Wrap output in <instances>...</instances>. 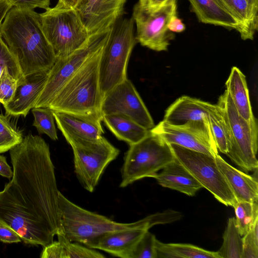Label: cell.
<instances>
[{
  "instance_id": "obj_40",
  "label": "cell",
  "mask_w": 258,
  "mask_h": 258,
  "mask_svg": "<svg viewBox=\"0 0 258 258\" xmlns=\"http://www.w3.org/2000/svg\"><path fill=\"white\" fill-rule=\"evenodd\" d=\"M248 6L250 30L254 35L257 28L258 0H246Z\"/></svg>"
},
{
  "instance_id": "obj_3",
  "label": "cell",
  "mask_w": 258,
  "mask_h": 258,
  "mask_svg": "<svg viewBox=\"0 0 258 258\" xmlns=\"http://www.w3.org/2000/svg\"><path fill=\"white\" fill-rule=\"evenodd\" d=\"M62 233L72 242L84 245L106 233L126 229L163 224L164 217L158 212L138 221L122 223L85 210L72 202L60 192L58 194Z\"/></svg>"
},
{
  "instance_id": "obj_41",
  "label": "cell",
  "mask_w": 258,
  "mask_h": 258,
  "mask_svg": "<svg viewBox=\"0 0 258 258\" xmlns=\"http://www.w3.org/2000/svg\"><path fill=\"white\" fill-rule=\"evenodd\" d=\"M167 27L170 32L175 33L182 32L185 29V25L176 15L173 16L171 18Z\"/></svg>"
},
{
  "instance_id": "obj_17",
  "label": "cell",
  "mask_w": 258,
  "mask_h": 258,
  "mask_svg": "<svg viewBox=\"0 0 258 258\" xmlns=\"http://www.w3.org/2000/svg\"><path fill=\"white\" fill-rule=\"evenodd\" d=\"M48 71L24 76L19 81L12 100L3 105L7 116H26L36 105L47 81Z\"/></svg>"
},
{
  "instance_id": "obj_29",
  "label": "cell",
  "mask_w": 258,
  "mask_h": 258,
  "mask_svg": "<svg viewBox=\"0 0 258 258\" xmlns=\"http://www.w3.org/2000/svg\"><path fill=\"white\" fill-rule=\"evenodd\" d=\"M233 208L238 231L241 236H243L258 220L257 203L237 202Z\"/></svg>"
},
{
  "instance_id": "obj_27",
  "label": "cell",
  "mask_w": 258,
  "mask_h": 258,
  "mask_svg": "<svg viewBox=\"0 0 258 258\" xmlns=\"http://www.w3.org/2000/svg\"><path fill=\"white\" fill-rule=\"evenodd\" d=\"M235 217L228 219L223 235V243L217 251L220 258H242L243 242Z\"/></svg>"
},
{
  "instance_id": "obj_20",
  "label": "cell",
  "mask_w": 258,
  "mask_h": 258,
  "mask_svg": "<svg viewBox=\"0 0 258 258\" xmlns=\"http://www.w3.org/2000/svg\"><path fill=\"white\" fill-rule=\"evenodd\" d=\"M209 103L187 96L177 99L166 110L163 121L174 125L208 121Z\"/></svg>"
},
{
  "instance_id": "obj_25",
  "label": "cell",
  "mask_w": 258,
  "mask_h": 258,
  "mask_svg": "<svg viewBox=\"0 0 258 258\" xmlns=\"http://www.w3.org/2000/svg\"><path fill=\"white\" fill-rule=\"evenodd\" d=\"M157 258H220L217 251L186 243H165L157 239Z\"/></svg>"
},
{
  "instance_id": "obj_2",
  "label": "cell",
  "mask_w": 258,
  "mask_h": 258,
  "mask_svg": "<svg viewBox=\"0 0 258 258\" xmlns=\"http://www.w3.org/2000/svg\"><path fill=\"white\" fill-rule=\"evenodd\" d=\"M4 20L0 35L16 58L23 76L48 71L56 57L42 29L40 14L12 7Z\"/></svg>"
},
{
  "instance_id": "obj_23",
  "label": "cell",
  "mask_w": 258,
  "mask_h": 258,
  "mask_svg": "<svg viewBox=\"0 0 258 258\" xmlns=\"http://www.w3.org/2000/svg\"><path fill=\"white\" fill-rule=\"evenodd\" d=\"M102 121L118 140L129 145L140 142L150 133L149 130L123 115H103Z\"/></svg>"
},
{
  "instance_id": "obj_38",
  "label": "cell",
  "mask_w": 258,
  "mask_h": 258,
  "mask_svg": "<svg viewBox=\"0 0 258 258\" xmlns=\"http://www.w3.org/2000/svg\"><path fill=\"white\" fill-rule=\"evenodd\" d=\"M0 241L7 243H18L22 239L11 227L0 221Z\"/></svg>"
},
{
  "instance_id": "obj_39",
  "label": "cell",
  "mask_w": 258,
  "mask_h": 258,
  "mask_svg": "<svg viewBox=\"0 0 258 258\" xmlns=\"http://www.w3.org/2000/svg\"><path fill=\"white\" fill-rule=\"evenodd\" d=\"M41 258H63L62 245L57 240L43 247Z\"/></svg>"
},
{
  "instance_id": "obj_26",
  "label": "cell",
  "mask_w": 258,
  "mask_h": 258,
  "mask_svg": "<svg viewBox=\"0 0 258 258\" xmlns=\"http://www.w3.org/2000/svg\"><path fill=\"white\" fill-rule=\"evenodd\" d=\"M208 120L218 151L226 154L229 146L228 130L222 112L217 104H209Z\"/></svg>"
},
{
  "instance_id": "obj_33",
  "label": "cell",
  "mask_w": 258,
  "mask_h": 258,
  "mask_svg": "<svg viewBox=\"0 0 258 258\" xmlns=\"http://www.w3.org/2000/svg\"><path fill=\"white\" fill-rule=\"evenodd\" d=\"M5 68L19 81L24 77L16 58L0 35V76Z\"/></svg>"
},
{
  "instance_id": "obj_32",
  "label": "cell",
  "mask_w": 258,
  "mask_h": 258,
  "mask_svg": "<svg viewBox=\"0 0 258 258\" xmlns=\"http://www.w3.org/2000/svg\"><path fill=\"white\" fill-rule=\"evenodd\" d=\"M58 241L62 245L63 258H102L105 256L94 249L84 246L79 243H73L62 233L57 235Z\"/></svg>"
},
{
  "instance_id": "obj_1",
  "label": "cell",
  "mask_w": 258,
  "mask_h": 258,
  "mask_svg": "<svg viewBox=\"0 0 258 258\" xmlns=\"http://www.w3.org/2000/svg\"><path fill=\"white\" fill-rule=\"evenodd\" d=\"M12 179L0 191V221L28 244L43 247L62 233L54 166L47 143L29 134L10 150Z\"/></svg>"
},
{
  "instance_id": "obj_11",
  "label": "cell",
  "mask_w": 258,
  "mask_h": 258,
  "mask_svg": "<svg viewBox=\"0 0 258 258\" xmlns=\"http://www.w3.org/2000/svg\"><path fill=\"white\" fill-rule=\"evenodd\" d=\"M174 156L198 180L220 203L234 207L237 201L215 158L175 144H170Z\"/></svg>"
},
{
  "instance_id": "obj_7",
  "label": "cell",
  "mask_w": 258,
  "mask_h": 258,
  "mask_svg": "<svg viewBox=\"0 0 258 258\" xmlns=\"http://www.w3.org/2000/svg\"><path fill=\"white\" fill-rule=\"evenodd\" d=\"M175 159L170 144L150 132L140 142L129 145L121 169L120 187H126L145 177L154 178Z\"/></svg>"
},
{
  "instance_id": "obj_22",
  "label": "cell",
  "mask_w": 258,
  "mask_h": 258,
  "mask_svg": "<svg viewBox=\"0 0 258 258\" xmlns=\"http://www.w3.org/2000/svg\"><path fill=\"white\" fill-rule=\"evenodd\" d=\"M188 1L200 22L234 29L238 31V22L218 0Z\"/></svg>"
},
{
  "instance_id": "obj_6",
  "label": "cell",
  "mask_w": 258,
  "mask_h": 258,
  "mask_svg": "<svg viewBox=\"0 0 258 258\" xmlns=\"http://www.w3.org/2000/svg\"><path fill=\"white\" fill-rule=\"evenodd\" d=\"M217 105L222 111L229 133V146L226 155L243 171H254L258 167L256 119L247 121L241 116L226 90L219 97Z\"/></svg>"
},
{
  "instance_id": "obj_8",
  "label": "cell",
  "mask_w": 258,
  "mask_h": 258,
  "mask_svg": "<svg viewBox=\"0 0 258 258\" xmlns=\"http://www.w3.org/2000/svg\"><path fill=\"white\" fill-rule=\"evenodd\" d=\"M39 14L42 29L56 58L69 55L80 49L91 35L75 9L56 5Z\"/></svg>"
},
{
  "instance_id": "obj_9",
  "label": "cell",
  "mask_w": 258,
  "mask_h": 258,
  "mask_svg": "<svg viewBox=\"0 0 258 258\" xmlns=\"http://www.w3.org/2000/svg\"><path fill=\"white\" fill-rule=\"evenodd\" d=\"M72 147L76 176L83 187L93 192L107 165L119 154L118 149L102 136L95 141L75 140Z\"/></svg>"
},
{
  "instance_id": "obj_36",
  "label": "cell",
  "mask_w": 258,
  "mask_h": 258,
  "mask_svg": "<svg viewBox=\"0 0 258 258\" xmlns=\"http://www.w3.org/2000/svg\"><path fill=\"white\" fill-rule=\"evenodd\" d=\"M242 258H258V220L242 238Z\"/></svg>"
},
{
  "instance_id": "obj_43",
  "label": "cell",
  "mask_w": 258,
  "mask_h": 258,
  "mask_svg": "<svg viewBox=\"0 0 258 258\" xmlns=\"http://www.w3.org/2000/svg\"><path fill=\"white\" fill-rule=\"evenodd\" d=\"M12 8L7 0H0V29L6 16Z\"/></svg>"
},
{
  "instance_id": "obj_4",
  "label": "cell",
  "mask_w": 258,
  "mask_h": 258,
  "mask_svg": "<svg viewBox=\"0 0 258 258\" xmlns=\"http://www.w3.org/2000/svg\"><path fill=\"white\" fill-rule=\"evenodd\" d=\"M104 46L91 56L64 84L49 108L53 111L78 114L101 112L102 98L99 87L98 66Z\"/></svg>"
},
{
  "instance_id": "obj_16",
  "label": "cell",
  "mask_w": 258,
  "mask_h": 258,
  "mask_svg": "<svg viewBox=\"0 0 258 258\" xmlns=\"http://www.w3.org/2000/svg\"><path fill=\"white\" fill-rule=\"evenodd\" d=\"M58 128L66 141H95L104 133L101 112L78 114L53 110Z\"/></svg>"
},
{
  "instance_id": "obj_31",
  "label": "cell",
  "mask_w": 258,
  "mask_h": 258,
  "mask_svg": "<svg viewBox=\"0 0 258 258\" xmlns=\"http://www.w3.org/2000/svg\"><path fill=\"white\" fill-rule=\"evenodd\" d=\"M23 139L21 132L12 124L8 116L0 114V154L10 151Z\"/></svg>"
},
{
  "instance_id": "obj_18",
  "label": "cell",
  "mask_w": 258,
  "mask_h": 258,
  "mask_svg": "<svg viewBox=\"0 0 258 258\" xmlns=\"http://www.w3.org/2000/svg\"><path fill=\"white\" fill-rule=\"evenodd\" d=\"M149 230L137 227L109 232L95 238L85 245L102 250L115 256L131 258L137 243Z\"/></svg>"
},
{
  "instance_id": "obj_44",
  "label": "cell",
  "mask_w": 258,
  "mask_h": 258,
  "mask_svg": "<svg viewBox=\"0 0 258 258\" xmlns=\"http://www.w3.org/2000/svg\"><path fill=\"white\" fill-rule=\"evenodd\" d=\"M145 5L151 9H156L173 0H141Z\"/></svg>"
},
{
  "instance_id": "obj_13",
  "label": "cell",
  "mask_w": 258,
  "mask_h": 258,
  "mask_svg": "<svg viewBox=\"0 0 258 258\" xmlns=\"http://www.w3.org/2000/svg\"><path fill=\"white\" fill-rule=\"evenodd\" d=\"M149 131L169 144H175L214 157L219 154L209 121L174 125L162 120Z\"/></svg>"
},
{
  "instance_id": "obj_37",
  "label": "cell",
  "mask_w": 258,
  "mask_h": 258,
  "mask_svg": "<svg viewBox=\"0 0 258 258\" xmlns=\"http://www.w3.org/2000/svg\"><path fill=\"white\" fill-rule=\"evenodd\" d=\"M12 6L19 9L31 10L39 8L45 10L49 8L50 0H7Z\"/></svg>"
},
{
  "instance_id": "obj_21",
  "label": "cell",
  "mask_w": 258,
  "mask_h": 258,
  "mask_svg": "<svg viewBox=\"0 0 258 258\" xmlns=\"http://www.w3.org/2000/svg\"><path fill=\"white\" fill-rule=\"evenodd\" d=\"M163 187L178 191L188 196H194L202 185L176 159L166 165L154 177Z\"/></svg>"
},
{
  "instance_id": "obj_28",
  "label": "cell",
  "mask_w": 258,
  "mask_h": 258,
  "mask_svg": "<svg viewBox=\"0 0 258 258\" xmlns=\"http://www.w3.org/2000/svg\"><path fill=\"white\" fill-rule=\"evenodd\" d=\"M239 24L238 32L243 40H252L249 22L248 6L246 0H218Z\"/></svg>"
},
{
  "instance_id": "obj_24",
  "label": "cell",
  "mask_w": 258,
  "mask_h": 258,
  "mask_svg": "<svg viewBox=\"0 0 258 258\" xmlns=\"http://www.w3.org/2000/svg\"><path fill=\"white\" fill-rule=\"evenodd\" d=\"M225 85L240 115L247 121L253 119L255 117L252 112L245 77L238 68H232Z\"/></svg>"
},
{
  "instance_id": "obj_14",
  "label": "cell",
  "mask_w": 258,
  "mask_h": 258,
  "mask_svg": "<svg viewBox=\"0 0 258 258\" xmlns=\"http://www.w3.org/2000/svg\"><path fill=\"white\" fill-rule=\"evenodd\" d=\"M102 115L117 114L130 117L147 130L154 123L148 109L132 82L127 78L116 85L103 98Z\"/></svg>"
},
{
  "instance_id": "obj_12",
  "label": "cell",
  "mask_w": 258,
  "mask_h": 258,
  "mask_svg": "<svg viewBox=\"0 0 258 258\" xmlns=\"http://www.w3.org/2000/svg\"><path fill=\"white\" fill-rule=\"evenodd\" d=\"M176 0L156 9L149 8L139 0L132 16L137 28V42L157 51L167 50L174 36L167 26L171 18L176 15Z\"/></svg>"
},
{
  "instance_id": "obj_35",
  "label": "cell",
  "mask_w": 258,
  "mask_h": 258,
  "mask_svg": "<svg viewBox=\"0 0 258 258\" xmlns=\"http://www.w3.org/2000/svg\"><path fill=\"white\" fill-rule=\"evenodd\" d=\"M19 80L16 79L5 68L0 76V103H8L13 97Z\"/></svg>"
},
{
  "instance_id": "obj_10",
  "label": "cell",
  "mask_w": 258,
  "mask_h": 258,
  "mask_svg": "<svg viewBox=\"0 0 258 258\" xmlns=\"http://www.w3.org/2000/svg\"><path fill=\"white\" fill-rule=\"evenodd\" d=\"M112 28L91 35L81 48L69 55L56 58L48 71L47 81L34 107H48L64 84L91 56L105 45Z\"/></svg>"
},
{
  "instance_id": "obj_34",
  "label": "cell",
  "mask_w": 258,
  "mask_h": 258,
  "mask_svg": "<svg viewBox=\"0 0 258 258\" xmlns=\"http://www.w3.org/2000/svg\"><path fill=\"white\" fill-rule=\"evenodd\" d=\"M156 240L155 235L147 231L136 246L131 258H157Z\"/></svg>"
},
{
  "instance_id": "obj_19",
  "label": "cell",
  "mask_w": 258,
  "mask_h": 258,
  "mask_svg": "<svg viewBox=\"0 0 258 258\" xmlns=\"http://www.w3.org/2000/svg\"><path fill=\"white\" fill-rule=\"evenodd\" d=\"M217 165L225 177L237 202H258L257 176H253L235 168L219 154L215 156Z\"/></svg>"
},
{
  "instance_id": "obj_42",
  "label": "cell",
  "mask_w": 258,
  "mask_h": 258,
  "mask_svg": "<svg viewBox=\"0 0 258 258\" xmlns=\"http://www.w3.org/2000/svg\"><path fill=\"white\" fill-rule=\"evenodd\" d=\"M0 175L11 179L13 176V170L8 164L6 158L0 155Z\"/></svg>"
},
{
  "instance_id": "obj_15",
  "label": "cell",
  "mask_w": 258,
  "mask_h": 258,
  "mask_svg": "<svg viewBox=\"0 0 258 258\" xmlns=\"http://www.w3.org/2000/svg\"><path fill=\"white\" fill-rule=\"evenodd\" d=\"M126 0H80L75 8L88 33L111 28L121 17Z\"/></svg>"
},
{
  "instance_id": "obj_5",
  "label": "cell",
  "mask_w": 258,
  "mask_h": 258,
  "mask_svg": "<svg viewBox=\"0 0 258 258\" xmlns=\"http://www.w3.org/2000/svg\"><path fill=\"white\" fill-rule=\"evenodd\" d=\"M133 18H119L112 28L98 66L99 82L103 98L116 85L127 79V68L137 42Z\"/></svg>"
},
{
  "instance_id": "obj_45",
  "label": "cell",
  "mask_w": 258,
  "mask_h": 258,
  "mask_svg": "<svg viewBox=\"0 0 258 258\" xmlns=\"http://www.w3.org/2000/svg\"><path fill=\"white\" fill-rule=\"evenodd\" d=\"M80 0H58L56 5L70 9H75Z\"/></svg>"
},
{
  "instance_id": "obj_30",
  "label": "cell",
  "mask_w": 258,
  "mask_h": 258,
  "mask_svg": "<svg viewBox=\"0 0 258 258\" xmlns=\"http://www.w3.org/2000/svg\"><path fill=\"white\" fill-rule=\"evenodd\" d=\"M31 110L34 118L32 125L38 133L46 134L51 140H57L53 110L49 107H34Z\"/></svg>"
}]
</instances>
